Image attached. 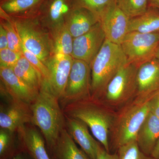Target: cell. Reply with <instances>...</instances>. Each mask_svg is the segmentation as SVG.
Instances as JSON below:
<instances>
[{
	"label": "cell",
	"instance_id": "obj_1",
	"mask_svg": "<svg viewBox=\"0 0 159 159\" xmlns=\"http://www.w3.org/2000/svg\"><path fill=\"white\" fill-rule=\"evenodd\" d=\"M59 100L48 84L43 82L37 97L30 107L32 123L39 129L51 151L57 144L66 122L64 113L60 107Z\"/></svg>",
	"mask_w": 159,
	"mask_h": 159
},
{
	"label": "cell",
	"instance_id": "obj_2",
	"mask_svg": "<svg viewBox=\"0 0 159 159\" xmlns=\"http://www.w3.org/2000/svg\"><path fill=\"white\" fill-rule=\"evenodd\" d=\"M66 116L82 121L106 150H110L109 134L116 114L112 113L99 99L90 98L65 105Z\"/></svg>",
	"mask_w": 159,
	"mask_h": 159
},
{
	"label": "cell",
	"instance_id": "obj_3",
	"mask_svg": "<svg viewBox=\"0 0 159 159\" xmlns=\"http://www.w3.org/2000/svg\"><path fill=\"white\" fill-rule=\"evenodd\" d=\"M150 97H136L116 114L111 131L110 152L117 151L122 145L136 141L139 129L150 112Z\"/></svg>",
	"mask_w": 159,
	"mask_h": 159
},
{
	"label": "cell",
	"instance_id": "obj_4",
	"mask_svg": "<svg viewBox=\"0 0 159 159\" xmlns=\"http://www.w3.org/2000/svg\"><path fill=\"white\" fill-rule=\"evenodd\" d=\"M127 63L121 45L106 39L90 65L92 97H102L111 80Z\"/></svg>",
	"mask_w": 159,
	"mask_h": 159
},
{
	"label": "cell",
	"instance_id": "obj_5",
	"mask_svg": "<svg viewBox=\"0 0 159 159\" xmlns=\"http://www.w3.org/2000/svg\"><path fill=\"white\" fill-rule=\"evenodd\" d=\"M138 69L135 65L127 63L118 71L109 83L102 95L106 104L119 106L126 104L136 97Z\"/></svg>",
	"mask_w": 159,
	"mask_h": 159
},
{
	"label": "cell",
	"instance_id": "obj_6",
	"mask_svg": "<svg viewBox=\"0 0 159 159\" xmlns=\"http://www.w3.org/2000/svg\"><path fill=\"white\" fill-rule=\"evenodd\" d=\"M121 46L128 62L139 67L156 57L159 48V33L129 32Z\"/></svg>",
	"mask_w": 159,
	"mask_h": 159
},
{
	"label": "cell",
	"instance_id": "obj_7",
	"mask_svg": "<svg viewBox=\"0 0 159 159\" xmlns=\"http://www.w3.org/2000/svg\"><path fill=\"white\" fill-rule=\"evenodd\" d=\"M91 97L90 65L84 61L74 58L64 94L61 100L66 105Z\"/></svg>",
	"mask_w": 159,
	"mask_h": 159
},
{
	"label": "cell",
	"instance_id": "obj_8",
	"mask_svg": "<svg viewBox=\"0 0 159 159\" xmlns=\"http://www.w3.org/2000/svg\"><path fill=\"white\" fill-rule=\"evenodd\" d=\"M14 24L22 45L46 65L50 59L51 47L46 35L29 22L16 21Z\"/></svg>",
	"mask_w": 159,
	"mask_h": 159
},
{
	"label": "cell",
	"instance_id": "obj_9",
	"mask_svg": "<svg viewBox=\"0 0 159 159\" xmlns=\"http://www.w3.org/2000/svg\"><path fill=\"white\" fill-rule=\"evenodd\" d=\"M105 40V34L99 22L85 34L74 38L72 57L84 61L90 65Z\"/></svg>",
	"mask_w": 159,
	"mask_h": 159
},
{
	"label": "cell",
	"instance_id": "obj_10",
	"mask_svg": "<svg viewBox=\"0 0 159 159\" xmlns=\"http://www.w3.org/2000/svg\"><path fill=\"white\" fill-rule=\"evenodd\" d=\"M73 61L74 58L71 55L54 54L46 64L50 73L48 84L59 99L64 94Z\"/></svg>",
	"mask_w": 159,
	"mask_h": 159
},
{
	"label": "cell",
	"instance_id": "obj_11",
	"mask_svg": "<svg viewBox=\"0 0 159 159\" xmlns=\"http://www.w3.org/2000/svg\"><path fill=\"white\" fill-rule=\"evenodd\" d=\"M130 18L117 5H114L100 20L106 39L121 45L128 34Z\"/></svg>",
	"mask_w": 159,
	"mask_h": 159
},
{
	"label": "cell",
	"instance_id": "obj_12",
	"mask_svg": "<svg viewBox=\"0 0 159 159\" xmlns=\"http://www.w3.org/2000/svg\"><path fill=\"white\" fill-rule=\"evenodd\" d=\"M29 104L13 99L9 105L1 106L0 126L1 129L12 133L20 130L25 124L32 122V114Z\"/></svg>",
	"mask_w": 159,
	"mask_h": 159
},
{
	"label": "cell",
	"instance_id": "obj_13",
	"mask_svg": "<svg viewBox=\"0 0 159 159\" xmlns=\"http://www.w3.org/2000/svg\"><path fill=\"white\" fill-rule=\"evenodd\" d=\"M137 93L139 98H148L159 91V60L155 57L138 67Z\"/></svg>",
	"mask_w": 159,
	"mask_h": 159
},
{
	"label": "cell",
	"instance_id": "obj_14",
	"mask_svg": "<svg viewBox=\"0 0 159 159\" xmlns=\"http://www.w3.org/2000/svg\"><path fill=\"white\" fill-rule=\"evenodd\" d=\"M1 79L12 99L31 104L37 97V92L17 77L11 67L0 66Z\"/></svg>",
	"mask_w": 159,
	"mask_h": 159
},
{
	"label": "cell",
	"instance_id": "obj_15",
	"mask_svg": "<svg viewBox=\"0 0 159 159\" xmlns=\"http://www.w3.org/2000/svg\"><path fill=\"white\" fill-rule=\"evenodd\" d=\"M66 117L67 130L74 142L90 159H96L100 143L91 135L88 126L78 119Z\"/></svg>",
	"mask_w": 159,
	"mask_h": 159
},
{
	"label": "cell",
	"instance_id": "obj_16",
	"mask_svg": "<svg viewBox=\"0 0 159 159\" xmlns=\"http://www.w3.org/2000/svg\"><path fill=\"white\" fill-rule=\"evenodd\" d=\"M67 19L66 25L74 39L85 34L99 22L92 11L82 7H72Z\"/></svg>",
	"mask_w": 159,
	"mask_h": 159
},
{
	"label": "cell",
	"instance_id": "obj_17",
	"mask_svg": "<svg viewBox=\"0 0 159 159\" xmlns=\"http://www.w3.org/2000/svg\"><path fill=\"white\" fill-rule=\"evenodd\" d=\"M159 139V119L150 111L139 129L136 142L142 152L151 156Z\"/></svg>",
	"mask_w": 159,
	"mask_h": 159
},
{
	"label": "cell",
	"instance_id": "obj_18",
	"mask_svg": "<svg viewBox=\"0 0 159 159\" xmlns=\"http://www.w3.org/2000/svg\"><path fill=\"white\" fill-rule=\"evenodd\" d=\"M52 151L56 159H90L82 149L78 148L65 128L61 131Z\"/></svg>",
	"mask_w": 159,
	"mask_h": 159
},
{
	"label": "cell",
	"instance_id": "obj_19",
	"mask_svg": "<svg viewBox=\"0 0 159 159\" xmlns=\"http://www.w3.org/2000/svg\"><path fill=\"white\" fill-rule=\"evenodd\" d=\"M21 132L23 146L26 151L34 159H51L46 149L41 135L33 128L24 126Z\"/></svg>",
	"mask_w": 159,
	"mask_h": 159
},
{
	"label": "cell",
	"instance_id": "obj_20",
	"mask_svg": "<svg viewBox=\"0 0 159 159\" xmlns=\"http://www.w3.org/2000/svg\"><path fill=\"white\" fill-rule=\"evenodd\" d=\"M129 31L144 33H159L158 9L149 6L148 10L144 14L130 18Z\"/></svg>",
	"mask_w": 159,
	"mask_h": 159
},
{
	"label": "cell",
	"instance_id": "obj_21",
	"mask_svg": "<svg viewBox=\"0 0 159 159\" xmlns=\"http://www.w3.org/2000/svg\"><path fill=\"white\" fill-rule=\"evenodd\" d=\"M11 68L16 75L27 85L39 92L43 83L41 76L23 54Z\"/></svg>",
	"mask_w": 159,
	"mask_h": 159
},
{
	"label": "cell",
	"instance_id": "obj_22",
	"mask_svg": "<svg viewBox=\"0 0 159 159\" xmlns=\"http://www.w3.org/2000/svg\"><path fill=\"white\" fill-rule=\"evenodd\" d=\"M41 6L47 18L55 24H61L72 9V0H45Z\"/></svg>",
	"mask_w": 159,
	"mask_h": 159
},
{
	"label": "cell",
	"instance_id": "obj_23",
	"mask_svg": "<svg viewBox=\"0 0 159 159\" xmlns=\"http://www.w3.org/2000/svg\"><path fill=\"white\" fill-rule=\"evenodd\" d=\"M45 0H5L1 2V10L7 15L32 13L41 7Z\"/></svg>",
	"mask_w": 159,
	"mask_h": 159
},
{
	"label": "cell",
	"instance_id": "obj_24",
	"mask_svg": "<svg viewBox=\"0 0 159 159\" xmlns=\"http://www.w3.org/2000/svg\"><path fill=\"white\" fill-rule=\"evenodd\" d=\"M74 39L66 25L58 27L54 36V54L72 56Z\"/></svg>",
	"mask_w": 159,
	"mask_h": 159
},
{
	"label": "cell",
	"instance_id": "obj_25",
	"mask_svg": "<svg viewBox=\"0 0 159 159\" xmlns=\"http://www.w3.org/2000/svg\"><path fill=\"white\" fill-rule=\"evenodd\" d=\"M116 0H72V7H82L92 11L99 19L115 4Z\"/></svg>",
	"mask_w": 159,
	"mask_h": 159
},
{
	"label": "cell",
	"instance_id": "obj_26",
	"mask_svg": "<svg viewBox=\"0 0 159 159\" xmlns=\"http://www.w3.org/2000/svg\"><path fill=\"white\" fill-rule=\"evenodd\" d=\"M117 6L129 18L137 17L146 12L148 0H116Z\"/></svg>",
	"mask_w": 159,
	"mask_h": 159
},
{
	"label": "cell",
	"instance_id": "obj_27",
	"mask_svg": "<svg viewBox=\"0 0 159 159\" xmlns=\"http://www.w3.org/2000/svg\"><path fill=\"white\" fill-rule=\"evenodd\" d=\"M118 159H154L142 152L136 141L121 146L116 151Z\"/></svg>",
	"mask_w": 159,
	"mask_h": 159
},
{
	"label": "cell",
	"instance_id": "obj_28",
	"mask_svg": "<svg viewBox=\"0 0 159 159\" xmlns=\"http://www.w3.org/2000/svg\"><path fill=\"white\" fill-rule=\"evenodd\" d=\"M22 52L23 55L29 61L33 66L39 73L42 78L43 82L48 83L50 79V73L48 68L43 62L36 55L26 50L22 45Z\"/></svg>",
	"mask_w": 159,
	"mask_h": 159
},
{
	"label": "cell",
	"instance_id": "obj_29",
	"mask_svg": "<svg viewBox=\"0 0 159 159\" xmlns=\"http://www.w3.org/2000/svg\"><path fill=\"white\" fill-rule=\"evenodd\" d=\"M6 31L8 48L16 52L22 53L21 42L14 25L9 21L1 23Z\"/></svg>",
	"mask_w": 159,
	"mask_h": 159
},
{
	"label": "cell",
	"instance_id": "obj_30",
	"mask_svg": "<svg viewBox=\"0 0 159 159\" xmlns=\"http://www.w3.org/2000/svg\"><path fill=\"white\" fill-rule=\"evenodd\" d=\"M22 55V52H16L9 48L0 50V65L2 66L13 67Z\"/></svg>",
	"mask_w": 159,
	"mask_h": 159
},
{
	"label": "cell",
	"instance_id": "obj_31",
	"mask_svg": "<svg viewBox=\"0 0 159 159\" xmlns=\"http://www.w3.org/2000/svg\"><path fill=\"white\" fill-rule=\"evenodd\" d=\"M149 104L151 112L159 119V91L150 97Z\"/></svg>",
	"mask_w": 159,
	"mask_h": 159
},
{
	"label": "cell",
	"instance_id": "obj_32",
	"mask_svg": "<svg viewBox=\"0 0 159 159\" xmlns=\"http://www.w3.org/2000/svg\"><path fill=\"white\" fill-rule=\"evenodd\" d=\"M96 159H118V154L117 152L114 153L108 152L100 144Z\"/></svg>",
	"mask_w": 159,
	"mask_h": 159
},
{
	"label": "cell",
	"instance_id": "obj_33",
	"mask_svg": "<svg viewBox=\"0 0 159 159\" xmlns=\"http://www.w3.org/2000/svg\"><path fill=\"white\" fill-rule=\"evenodd\" d=\"M8 48V39L6 29L0 25V50Z\"/></svg>",
	"mask_w": 159,
	"mask_h": 159
},
{
	"label": "cell",
	"instance_id": "obj_34",
	"mask_svg": "<svg viewBox=\"0 0 159 159\" xmlns=\"http://www.w3.org/2000/svg\"><path fill=\"white\" fill-rule=\"evenodd\" d=\"M9 159H34L27 152L19 151Z\"/></svg>",
	"mask_w": 159,
	"mask_h": 159
},
{
	"label": "cell",
	"instance_id": "obj_35",
	"mask_svg": "<svg viewBox=\"0 0 159 159\" xmlns=\"http://www.w3.org/2000/svg\"><path fill=\"white\" fill-rule=\"evenodd\" d=\"M151 156L154 159H159V139Z\"/></svg>",
	"mask_w": 159,
	"mask_h": 159
},
{
	"label": "cell",
	"instance_id": "obj_36",
	"mask_svg": "<svg viewBox=\"0 0 159 159\" xmlns=\"http://www.w3.org/2000/svg\"><path fill=\"white\" fill-rule=\"evenodd\" d=\"M149 6L156 8L159 10V0H148Z\"/></svg>",
	"mask_w": 159,
	"mask_h": 159
},
{
	"label": "cell",
	"instance_id": "obj_37",
	"mask_svg": "<svg viewBox=\"0 0 159 159\" xmlns=\"http://www.w3.org/2000/svg\"><path fill=\"white\" fill-rule=\"evenodd\" d=\"M155 57L156 58H157V59L159 60V48L158 49L157 51Z\"/></svg>",
	"mask_w": 159,
	"mask_h": 159
},
{
	"label": "cell",
	"instance_id": "obj_38",
	"mask_svg": "<svg viewBox=\"0 0 159 159\" xmlns=\"http://www.w3.org/2000/svg\"><path fill=\"white\" fill-rule=\"evenodd\" d=\"M1 1H2V2H3V1H5V0H1Z\"/></svg>",
	"mask_w": 159,
	"mask_h": 159
},
{
	"label": "cell",
	"instance_id": "obj_39",
	"mask_svg": "<svg viewBox=\"0 0 159 159\" xmlns=\"http://www.w3.org/2000/svg\"></svg>",
	"mask_w": 159,
	"mask_h": 159
}]
</instances>
